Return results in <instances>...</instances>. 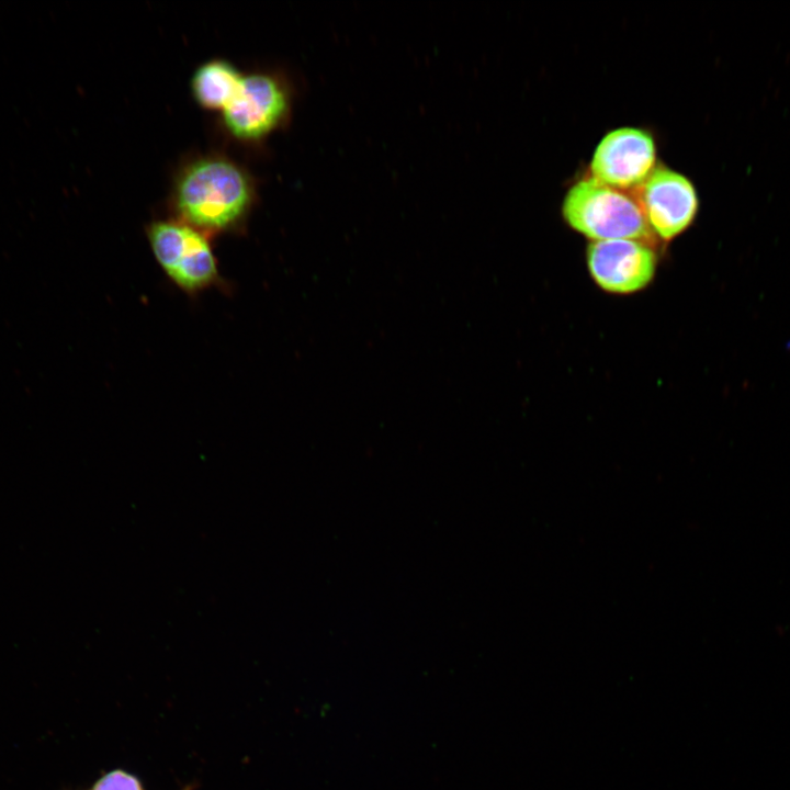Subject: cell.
<instances>
[{"label":"cell","mask_w":790,"mask_h":790,"mask_svg":"<svg viewBox=\"0 0 790 790\" xmlns=\"http://www.w3.org/2000/svg\"><path fill=\"white\" fill-rule=\"evenodd\" d=\"M245 173L233 162L203 159L188 168L178 182L176 204L187 224L200 230L234 225L250 201Z\"/></svg>","instance_id":"cell-1"},{"label":"cell","mask_w":790,"mask_h":790,"mask_svg":"<svg viewBox=\"0 0 790 790\" xmlns=\"http://www.w3.org/2000/svg\"><path fill=\"white\" fill-rule=\"evenodd\" d=\"M562 214L573 229L594 241L633 239L653 246L656 240L635 199L594 178L568 190Z\"/></svg>","instance_id":"cell-2"},{"label":"cell","mask_w":790,"mask_h":790,"mask_svg":"<svg viewBox=\"0 0 790 790\" xmlns=\"http://www.w3.org/2000/svg\"><path fill=\"white\" fill-rule=\"evenodd\" d=\"M148 238L159 266L182 291L195 294L218 283L217 261L202 230L184 223L156 222Z\"/></svg>","instance_id":"cell-3"},{"label":"cell","mask_w":790,"mask_h":790,"mask_svg":"<svg viewBox=\"0 0 790 790\" xmlns=\"http://www.w3.org/2000/svg\"><path fill=\"white\" fill-rule=\"evenodd\" d=\"M633 198L656 237L669 241L693 222L699 200L691 181L666 167H657L633 190Z\"/></svg>","instance_id":"cell-4"},{"label":"cell","mask_w":790,"mask_h":790,"mask_svg":"<svg viewBox=\"0 0 790 790\" xmlns=\"http://www.w3.org/2000/svg\"><path fill=\"white\" fill-rule=\"evenodd\" d=\"M653 137L635 127L609 132L600 140L590 162L591 178L618 190H634L654 170Z\"/></svg>","instance_id":"cell-5"},{"label":"cell","mask_w":790,"mask_h":790,"mask_svg":"<svg viewBox=\"0 0 790 790\" xmlns=\"http://www.w3.org/2000/svg\"><path fill=\"white\" fill-rule=\"evenodd\" d=\"M587 264L600 289L613 294H631L651 283L657 257L653 246L640 240H600L589 245Z\"/></svg>","instance_id":"cell-6"},{"label":"cell","mask_w":790,"mask_h":790,"mask_svg":"<svg viewBox=\"0 0 790 790\" xmlns=\"http://www.w3.org/2000/svg\"><path fill=\"white\" fill-rule=\"evenodd\" d=\"M290 99L275 78L255 74L242 77L239 88L223 109L229 131L240 138H259L275 128L286 116Z\"/></svg>","instance_id":"cell-7"},{"label":"cell","mask_w":790,"mask_h":790,"mask_svg":"<svg viewBox=\"0 0 790 790\" xmlns=\"http://www.w3.org/2000/svg\"><path fill=\"white\" fill-rule=\"evenodd\" d=\"M241 78L229 63L212 60L194 74L193 93L202 105L224 109L237 92Z\"/></svg>","instance_id":"cell-8"},{"label":"cell","mask_w":790,"mask_h":790,"mask_svg":"<svg viewBox=\"0 0 790 790\" xmlns=\"http://www.w3.org/2000/svg\"><path fill=\"white\" fill-rule=\"evenodd\" d=\"M91 790H144L139 780L123 770H113L102 776Z\"/></svg>","instance_id":"cell-9"}]
</instances>
